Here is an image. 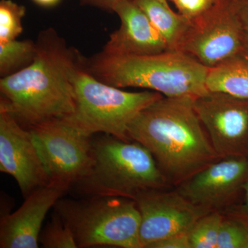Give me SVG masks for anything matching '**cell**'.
<instances>
[{"label":"cell","instance_id":"1","mask_svg":"<svg viewBox=\"0 0 248 248\" xmlns=\"http://www.w3.org/2000/svg\"><path fill=\"white\" fill-rule=\"evenodd\" d=\"M36 45L29 66L0 79V102L27 128L72 115L73 76L82 58L53 28L41 31Z\"/></svg>","mask_w":248,"mask_h":248},{"label":"cell","instance_id":"2","mask_svg":"<svg viewBox=\"0 0 248 248\" xmlns=\"http://www.w3.org/2000/svg\"><path fill=\"white\" fill-rule=\"evenodd\" d=\"M193 100L163 96L142 110L128 128L130 140L146 147L172 187L219 158Z\"/></svg>","mask_w":248,"mask_h":248},{"label":"cell","instance_id":"3","mask_svg":"<svg viewBox=\"0 0 248 248\" xmlns=\"http://www.w3.org/2000/svg\"><path fill=\"white\" fill-rule=\"evenodd\" d=\"M81 65L96 79L120 89L140 88L165 97L192 99L209 92V68L180 51L117 55L102 50L91 58L82 56Z\"/></svg>","mask_w":248,"mask_h":248},{"label":"cell","instance_id":"4","mask_svg":"<svg viewBox=\"0 0 248 248\" xmlns=\"http://www.w3.org/2000/svg\"><path fill=\"white\" fill-rule=\"evenodd\" d=\"M89 172L73 186L88 197L112 196L135 200L147 191L170 186L150 151L133 140L104 135L92 140Z\"/></svg>","mask_w":248,"mask_h":248},{"label":"cell","instance_id":"5","mask_svg":"<svg viewBox=\"0 0 248 248\" xmlns=\"http://www.w3.org/2000/svg\"><path fill=\"white\" fill-rule=\"evenodd\" d=\"M54 210L71 230L78 248H141V217L135 200L112 196L61 198Z\"/></svg>","mask_w":248,"mask_h":248},{"label":"cell","instance_id":"6","mask_svg":"<svg viewBox=\"0 0 248 248\" xmlns=\"http://www.w3.org/2000/svg\"><path fill=\"white\" fill-rule=\"evenodd\" d=\"M73 84L75 110L66 120L90 136L102 133L124 141H130L128 128L135 117L164 96L148 90L129 92L105 84L81 65L75 73Z\"/></svg>","mask_w":248,"mask_h":248},{"label":"cell","instance_id":"7","mask_svg":"<svg viewBox=\"0 0 248 248\" xmlns=\"http://www.w3.org/2000/svg\"><path fill=\"white\" fill-rule=\"evenodd\" d=\"M32 134L50 182L73 187L89 172L92 136L66 119L28 128Z\"/></svg>","mask_w":248,"mask_h":248},{"label":"cell","instance_id":"8","mask_svg":"<svg viewBox=\"0 0 248 248\" xmlns=\"http://www.w3.org/2000/svg\"><path fill=\"white\" fill-rule=\"evenodd\" d=\"M190 22L179 51L208 68L241 55L246 29L234 0H218Z\"/></svg>","mask_w":248,"mask_h":248},{"label":"cell","instance_id":"9","mask_svg":"<svg viewBox=\"0 0 248 248\" xmlns=\"http://www.w3.org/2000/svg\"><path fill=\"white\" fill-rule=\"evenodd\" d=\"M193 106L219 157L248 155V99L209 91Z\"/></svg>","mask_w":248,"mask_h":248},{"label":"cell","instance_id":"10","mask_svg":"<svg viewBox=\"0 0 248 248\" xmlns=\"http://www.w3.org/2000/svg\"><path fill=\"white\" fill-rule=\"evenodd\" d=\"M135 201L141 217V248H151L169 236L188 233L199 218L211 212L191 203L174 187L147 191Z\"/></svg>","mask_w":248,"mask_h":248},{"label":"cell","instance_id":"11","mask_svg":"<svg viewBox=\"0 0 248 248\" xmlns=\"http://www.w3.org/2000/svg\"><path fill=\"white\" fill-rule=\"evenodd\" d=\"M248 181V155L218 158L174 188L191 203L223 213L236 202Z\"/></svg>","mask_w":248,"mask_h":248},{"label":"cell","instance_id":"12","mask_svg":"<svg viewBox=\"0 0 248 248\" xmlns=\"http://www.w3.org/2000/svg\"><path fill=\"white\" fill-rule=\"evenodd\" d=\"M0 170L16 179L24 199L50 183L30 130L1 102Z\"/></svg>","mask_w":248,"mask_h":248},{"label":"cell","instance_id":"13","mask_svg":"<svg viewBox=\"0 0 248 248\" xmlns=\"http://www.w3.org/2000/svg\"><path fill=\"white\" fill-rule=\"evenodd\" d=\"M69 187L50 182L32 192L14 213L1 216L0 248H37L42 224L49 210Z\"/></svg>","mask_w":248,"mask_h":248},{"label":"cell","instance_id":"14","mask_svg":"<svg viewBox=\"0 0 248 248\" xmlns=\"http://www.w3.org/2000/svg\"><path fill=\"white\" fill-rule=\"evenodd\" d=\"M120 27L110 34L103 51L117 55H148L169 50L164 37L134 0H124L113 9Z\"/></svg>","mask_w":248,"mask_h":248},{"label":"cell","instance_id":"15","mask_svg":"<svg viewBox=\"0 0 248 248\" xmlns=\"http://www.w3.org/2000/svg\"><path fill=\"white\" fill-rule=\"evenodd\" d=\"M146 14L155 27L164 37L169 50L179 51L183 41L188 32L191 22L169 3L161 0H134Z\"/></svg>","mask_w":248,"mask_h":248},{"label":"cell","instance_id":"16","mask_svg":"<svg viewBox=\"0 0 248 248\" xmlns=\"http://www.w3.org/2000/svg\"><path fill=\"white\" fill-rule=\"evenodd\" d=\"M206 86L210 92L248 99V58L236 55L209 68Z\"/></svg>","mask_w":248,"mask_h":248},{"label":"cell","instance_id":"17","mask_svg":"<svg viewBox=\"0 0 248 248\" xmlns=\"http://www.w3.org/2000/svg\"><path fill=\"white\" fill-rule=\"evenodd\" d=\"M37 52L36 42L30 40L0 42V76H11L29 66Z\"/></svg>","mask_w":248,"mask_h":248},{"label":"cell","instance_id":"18","mask_svg":"<svg viewBox=\"0 0 248 248\" xmlns=\"http://www.w3.org/2000/svg\"><path fill=\"white\" fill-rule=\"evenodd\" d=\"M223 214L211 211L199 218L187 235L191 248H217Z\"/></svg>","mask_w":248,"mask_h":248},{"label":"cell","instance_id":"19","mask_svg":"<svg viewBox=\"0 0 248 248\" xmlns=\"http://www.w3.org/2000/svg\"><path fill=\"white\" fill-rule=\"evenodd\" d=\"M27 9L12 0L0 1V42L17 40L23 31Z\"/></svg>","mask_w":248,"mask_h":248},{"label":"cell","instance_id":"20","mask_svg":"<svg viewBox=\"0 0 248 248\" xmlns=\"http://www.w3.org/2000/svg\"><path fill=\"white\" fill-rule=\"evenodd\" d=\"M39 244L45 248H78L71 230L55 211L51 220L41 231Z\"/></svg>","mask_w":248,"mask_h":248},{"label":"cell","instance_id":"21","mask_svg":"<svg viewBox=\"0 0 248 248\" xmlns=\"http://www.w3.org/2000/svg\"><path fill=\"white\" fill-rule=\"evenodd\" d=\"M217 248H248V223L238 217L223 215Z\"/></svg>","mask_w":248,"mask_h":248},{"label":"cell","instance_id":"22","mask_svg":"<svg viewBox=\"0 0 248 248\" xmlns=\"http://www.w3.org/2000/svg\"><path fill=\"white\" fill-rule=\"evenodd\" d=\"M178 12L191 21L210 9L218 0H172Z\"/></svg>","mask_w":248,"mask_h":248},{"label":"cell","instance_id":"23","mask_svg":"<svg viewBox=\"0 0 248 248\" xmlns=\"http://www.w3.org/2000/svg\"><path fill=\"white\" fill-rule=\"evenodd\" d=\"M241 197L231 206L223 212V215H232L244 220L248 223V181L243 186Z\"/></svg>","mask_w":248,"mask_h":248},{"label":"cell","instance_id":"24","mask_svg":"<svg viewBox=\"0 0 248 248\" xmlns=\"http://www.w3.org/2000/svg\"><path fill=\"white\" fill-rule=\"evenodd\" d=\"M151 248H191L187 233L173 235L152 246Z\"/></svg>","mask_w":248,"mask_h":248},{"label":"cell","instance_id":"25","mask_svg":"<svg viewBox=\"0 0 248 248\" xmlns=\"http://www.w3.org/2000/svg\"><path fill=\"white\" fill-rule=\"evenodd\" d=\"M124 0H80L81 4L94 6L104 11L113 12L114 7Z\"/></svg>","mask_w":248,"mask_h":248},{"label":"cell","instance_id":"26","mask_svg":"<svg viewBox=\"0 0 248 248\" xmlns=\"http://www.w3.org/2000/svg\"><path fill=\"white\" fill-rule=\"evenodd\" d=\"M236 11L245 29L248 30V0H234Z\"/></svg>","mask_w":248,"mask_h":248},{"label":"cell","instance_id":"27","mask_svg":"<svg viewBox=\"0 0 248 248\" xmlns=\"http://www.w3.org/2000/svg\"><path fill=\"white\" fill-rule=\"evenodd\" d=\"M35 4L42 7H53L60 2V0H32Z\"/></svg>","mask_w":248,"mask_h":248},{"label":"cell","instance_id":"28","mask_svg":"<svg viewBox=\"0 0 248 248\" xmlns=\"http://www.w3.org/2000/svg\"><path fill=\"white\" fill-rule=\"evenodd\" d=\"M241 55L248 58V30H245L244 41H243L242 50H241Z\"/></svg>","mask_w":248,"mask_h":248},{"label":"cell","instance_id":"29","mask_svg":"<svg viewBox=\"0 0 248 248\" xmlns=\"http://www.w3.org/2000/svg\"><path fill=\"white\" fill-rule=\"evenodd\" d=\"M161 1H164V2H168V0H161Z\"/></svg>","mask_w":248,"mask_h":248}]
</instances>
